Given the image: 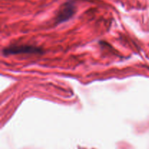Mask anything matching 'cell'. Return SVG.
<instances>
[{
	"label": "cell",
	"instance_id": "1",
	"mask_svg": "<svg viewBox=\"0 0 149 149\" xmlns=\"http://www.w3.org/2000/svg\"><path fill=\"white\" fill-rule=\"evenodd\" d=\"M41 49L39 48L28 45H17L11 46L5 48L3 50L4 55H16V54H29V53H39Z\"/></svg>",
	"mask_w": 149,
	"mask_h": 149
},
{
	"label": "cell",
	"instance_id": "2",
	"mask_svg": "<svg viewBox=\"0 0 149 149\" xmlns=\"http://www.w3.org/2000/svg\"><path fill=\"white\" fill-rule=\"evenodd\" d=\"M74 7L71 4H65L60 11L58 15V20L59 22L66 20L74 14Z\"/></svg>",
	"mask_w": 149,
	"mask_h": 149
}]
</instances>
